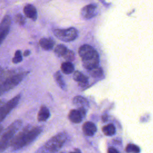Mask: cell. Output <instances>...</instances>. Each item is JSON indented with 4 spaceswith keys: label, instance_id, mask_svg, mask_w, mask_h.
<instances>
[{
    "label": "cell",
    "instance_id": "cell-1",
    "mask_svg": "<svg viewBox=\"0 0 153 153\" xmlns=\"http://www.w3.org/2000/svg\"><path fill=\"white\" fill-rule=\"evenodd\" d=\"M42 127L27 126L14 136L11 143L13 150L16 151L23 148L32 142L41 133Z\"/></svg>",
    "mask_w": 153,
    "mask_h": 153
},
{
    "label": "cell",
    "instance_id": "cell-2",
    "mask_svg": "<svg viewBox=\"0 0 153 153\" xmlns=\"http://www.w3.org/2000/svg\"><path fill=\"white\" fill-rule=\"evenodd\" d=\"M67 139V134L61 132L51 137L44 145L45 151L50 153H54L59 151L65 144Z\"/></svg>",
    "mask_w": 153,
    "mask_h": 153
},
{
    "label": "cell",
    "instance_id": "cell-3",
    "mask_svg": "<svg viewBox=\"0 0 153 153\" xmlns=\"http://www.w3.org/2000/svg\"><path fill=\"white\" fill-rule=\"evenodd\" d=\"M17 130V127L13 124H10L4 130L0 137V153L11 145L12 139Z\"/></svg>",
    "mask_w": 153,
    "mask_h": 153
},
{
    "label": "cell",
    "instance_id": "cell-4",
    "mask_svg": "<svg viewBox=\"0 0 153 153\" xmlns=\"http://www.w3.org/2000/svg\"><path fill=\"white\" fill-rule=\"evenodd\" d=\"M54 34L56 38L61 41L70 42L77 38L78 33L75 28L70 27L65 29H56L54 30Z\"/></svg>",
    "mask_w": 153,
    "mask_h": 153
},
{
    "label": "cell",
    "instance_id": "cell-5",
    "mask_svg": "<svg viewBox=\"0 0 153 153\" xmlns=\"http://www.w3.org/2000/svg\"><path fill=\"white\" fill-rule=\"evenodd\" d=\"M20 99V95H16L8 102L0 106V123L5 118L8 114L17 105Z\"/></svg>",
    "mask_w": 153,
    "mask_h": 153
},
{
    "label": "cell",
    "instance_id": "cell-6",
    "mask_svg": "<svg viewBox=\"0 0 153 153\" xmlns=\"http://www.w3.org/2000/svg\"><path fill=\"white\" fill-rule=\"evenodd\" d=\"M78 54L81 57L82 60L91 59L99 54L92 46L87 44L82 45L79 48Z\"/></svg>",
    "mask_w": 153,
    "mask_h": 153
},
{
    "label": "cell",
    "instance_id": "cell-7",
    "mask_svg": "<svg viewBox=\"0 0 153 153\" xmlns=\"http://www.w3.org/2000/svg\"><path fill=\"white\" fill-rule=\"evenodd\" d=\"M86 115V109L84 108H78V109H72L68 115L69 120L73 123H79Z\"/></svg>",
    "mask_w": 153,
    "mask_h": 153
},
{
    "label": "cell",
    "instance_id": "cell-8",
    "mask_svg": "<svg viewBox=\"0 0 153 153\" xmlns=\"http://www.w3.org/2000/svg\"><path fill=\"white\" fill-rule=\"evenodd\" d=\"M97 6L91 4L84 7L81 11V16L85 19H90L96 15Z\"/></svg>",
    "mask_w": 153,
    "mask_h": 153
},
{
    "label": "cell",
    "instance_id": "cell-9",
    "mask_svg": "<svg viewBox=\"0 0 153 153\" xmlns=\"http://www.w3.org/2000/svg\"><path fill=\"white\" fill-rule=\"evenodd\" d=\"M99 54L87 60H82V65L84 68L88 71L99 66Z\"/></svg>",
    "mask_w": 153,
    "mask_h": 153
},
{
    "label": "cell",
    "instance_id": "cell-10",
    "mask_svg": "<svg viewBox=\"0 0 153 153\" xmlns=\"http://www.w3.org/2000/svg\"><path fill=\"white\" fill-rule=\"evenodd\" d=\"M74 79L78 83L80 87H84L88 84V79L87 76L84 75L79 71H75L73 74Z\"/></svg>",
    "mask_w": 153,
    "mask_h": 153
},
{
    "label": "cell",
    "instance_id": "cell-11",
    "mask_svg": "<svg viewBox=\"0 0 153 153\" xmlns=\"http://www.w3.org/2000/svg\"><path fill=\"white\" fill-rule=\"evenodd\" d=\"M97 131L95 124L90 121H87L82 126V131L87 136H92Z\"/></svg>",
    "mask_w": 153,
    "mask_h": 153
},
{
    "label": "cell",
    "instance_id": "cell-12",
    "mask_svg": "<svg viewBox=\"0 0 153 153\" xmlns=\"http://www.w3.org/2000/svg\"><path fill=\"white\" fill-rule=\"evenodd\" d=\"M25 16L33 20H35L37 17V11L35 7L32 4H27L23 8Z\"/></svg>",
    "mask_w": 153,
    "mask_h": 153
},
{
    "label": "cell",
    "instance_id": "cell-13",
    "mask_svg": "<svg viewBox=\"0 0 153 153\" xmlns=\"http://www.w3.org/2000/svg\"><path fill=\"white\" fill-rule=\"evenodd\" d=\"M50 117V112L49 109L45 106H42L38 113L37 119L39 122H44L47 121Z\"/></svg>",
    "mask_w": 153,
    "mask_h": 153
},
{
    "label": "cell",
    "instance_id": "cell-14",
    "mask_svg": "<svg viewBox=\"0 0 153 153\" xmlns=\"http://www.w3.org/2000/svg\"><path fill=\"white\" fill-rule=\"evenodd\" d=\"M73 103L78 108H87L88 106V102L87 100L82 96H76L73 98Z\"/></svg>",
    "mask_w": 153,
    "mask_h": 153
},
{
    "label": "cell",
    "instance_id": "cell-15",
    "mask_svg": "<svg viewBox=\"0 0 153 153\" xmlns=\"http://www.w3.org/2000/svg\"><path fill=\"white\" fill-rule=\"evenodd\" d=\"M39 44L43 49L45 50H50L53 47L54 45V41L51 38H44L40 39Z\"/></svg>",
    "mask_w": 153,
    "mask_h": 153
},
{
    "label": "cell",
    "instance_id": "cell-16",
    "mask_svg": "<svg viewBox=\"0 0 153 153\" xmlns=\"http://www.w3.org/2000/svg\"><path fill=\"white\" fill-rule=\"evenodd\" d=\"M61 70L65 74H70L74 72V66L71 62H66L62 64Z\"/></svg>",
    "mask_w": 153,
    "mask_h": 153
},
{
    "label": "cell",
    "instance_id": "cell-17",
    "mask_svg": "<svg viewBox=\"0 0 153 153\" xmlns=\"http://www.w3.org/2000/svg\"><path fill=\"white\" fill-rule=\"evenodd\" d=\"M54 78L55 79L57 83V84L59 85V86L63 90H66V85L63 80V76L61 74V73L60 72V71H57L54 74Z\"/></svg>",
    "mask_w": 153,
    "mask_h": 153
},
{
    "label": "cell",
    "instance_id": "cell-18",
    "mask_svg": "<svg viewBox=\"0 0 153 153\" xmlns=\"http://www.w3.org/2000/svg\"><path fill=\"white\" fill-rule=\"evenodd\" d=\"M102 131L106 136H111L115 134V127L112 124H108L102 128Z\"/></svg>",
    "mask_w": 153,
    "mask_h": 153
},
{
    "label": "cell",
    "instance_id": "cell-19",
    "mask_svg": "<svg viewBox=\"0 0 153 153\" xmlns=\"http://www.w3.org/2000/svg\"><path fill=\"white\" fill-rule=\"evenodd\" d=\"M90 75L95 78H100L103 75V71L101 68L97 66L88 71Z\"/></svg>",
    "mask_w": 153,
    "mask_h": 153
},
{
    "label": "cell",
    "instance_id": "cell-20",
    "mask_svg": "<svg viewBox=\"0 0 153 153\" xmlns=\"http://www.w3.org/2000/svg\"><path fill=\"white\" fill-rule=\"evenodd\" d=\"M68 49L66 48V47H65L64 45L63 44H59L57 45L54 49V52L61 56H63L65 53L67 51Z\"/></svg>",
    "mask_w": 153,
    "mask_h": 153
},
{
    "label": "cell",
    "instance_id": "cell-21",
    "mask_svg": "<svg viewBox=\"0 0 153 153\" xmlns=\"http://www.w3.org/2000/svg\"><path fill=\"white\" fill-rule=\"evenodd\" d=\"M67 62H71L75 59V53L74 51L70 50H68L65 54L62 56Z\"/></svg>",
    "mask_w": 153,
    "mask_h": 153
},
{
    "label": "cell",
    "instance_id": "cell-22",
    "mask_svg": "<svg viewBox=\"0 0 153 153\" xmlns=\"http://www.w3.org/2000/svg\"><path fill=\"white\" fill-rule=\"evenodd\" d=\"M126 151L128 153H139V148L134 144H128L126 148Z\"/></svg>",
    "mask_w": 153,
    "mask_h": 153
},
{
    "label": "cell",
    "instance_id": "cell-23",
    "mask_svg": "<svg viewBox=\"0 0 153 153\" xmlns=\"http://www.w3.org/2000/svg\"><path fill=\"white\" fill-rule=\"evenodd\" d=\"M14 20L16 23H17L19 25L23 26L26 23L25 17L22 15L21 14H17L14 17Z\"/></svg>",
    "mask_w": 153,
    "mask_h": 153
},
{
    "label": "cell",
    "instance_id": "cell-24",
    "mask_svg": "<svg viewBox=\"0 0 153 153\" xmlns=\"http://www.w3.org/2000/svg\"><path fill=\"white\" fill-rule=\"evenodd\" d=\"M22 60V53L20 50H17L15 52L14 56L13 59V62L14 63H19L21 62Z\"/></svg>",
    "mask_w": 153,
    "mask_h": 153
},
{
    "label": "cell",
    "instance_id": "cell-25",
    "mask_svg": "<svg viewBox=\"0 0 153 153\" xmlns=\"http://www.w3.org/2000/svg\"><path fill=\"white\" fill-rule=\"evenodd\" d=\"M108 153H119V152L114 148L110 147L108 148Z\"/></svg>",
    "mask_w": 153,
    "mask_h": 153
},
{
    "label": "cell",
    "instance_id": "cell-26",
    "mask_svg": "<svg viewBox=\"0 0 153 153\" xmlns=\"http://www.w3.org/2000/svg\"><path fill=\"white\" fill-rule=\"evenodd\" d=\"M30 51L29 50H27L25 51L23 55H24V56H28L30 54Z\"/></svg>",
    "mask_w": 153,
    "mask_h": 153
},
{
    "label": "cell",
    "instance_id": "cell-27",
    "mask_svg": "<svg viewBox=\"0 0 153 153\" xmlns=\"http://www.w3.org/2000/svg\"><path fill=\"white\" fill-rule=\"evenodd\" d=\"M69 153H82V152L79 151V149H75V150L74 151L70 152Z\"/></svg>",
    "mask_w": 153,
    "mask_h": 153
},
{
    "label": "cell",
    "instance_id": "cell-28",
    "mask_svg": "<svg viewBox=\"0 0 153 153\" xmlns=\"http://www.w3.org/2000/svg\"><path fill=\"white\" fill-rule=\"evenodd\" d=\"M2 127L0 125V134L2 133Z\"/></svg>",
    "mask_w": 153,
    "mask_h": 153
},
{
    "label": "cell",
    "instance_id": "cell-29",
    "mask_svg": "<svg viewBox=\"0 0 153 153\" xmlns=\"http://www.w3.org/2000/svg\"><path fill=\"white\" fill-rule=\"evenodd\" d=\"M61 153H63V152H61Z\"/></svg>",
    "mask_w": 153,
    "mask_h": 153
}]
</instances>
